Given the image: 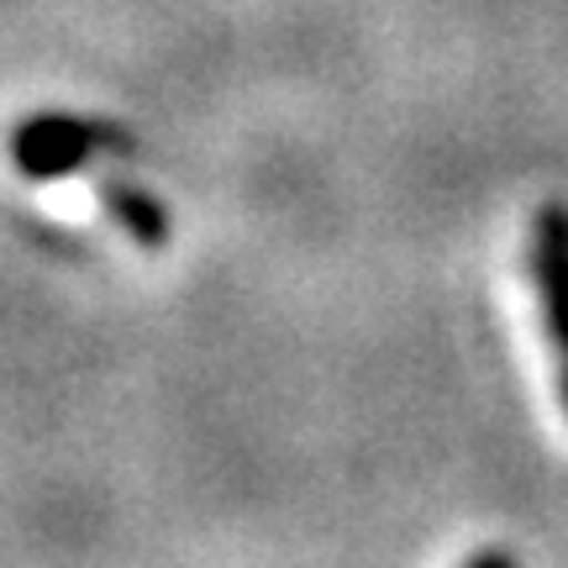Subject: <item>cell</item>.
Masks as SVG:
<instances>
[{
	"instance_id": "6da1fadb",
	"label": "cell",
	"mask_w": 568,
	"mask_h": 568,
	"mask_svg": "<svg viewBox=\"0 0 568 568\" xmlns=\"http://www.w3.org/2000/svg\"><path fill=\"white\" fill-rule=\"evenodd\" d=\"M95 153H132V138L122 126L69 116V111H38L11 126V163H17V174L38 184L80 174Z\"/></svg>"
},
{
	"instance_id": "7a4b0ae2",
	"label": "cell",
	"mask_w": 568,
	"mask_h": 568,
	"mask_svg": "<svg viewBox=\"0 0 568 568\" xmlns=\"http://www.w3.org/2000/svg\"><path fill=\"white\" fill-rule=\"evenodd\" d=\"M531 280L542 295L548 337L564 368V400H568V205H542L531 222Z\"/></svg>"
},
{
	"instance_id": "3957f363",
	"label": "cell",
	"mask_w": 568,
	"mask_h": 568,
	"mask_svg": "<svg viewBox=\"0 0 568 568\" xmlns=\"http://www.w3.org/2000/svg\"><path fill=\"white\" fill-rule=\"evenodd\" d=\"M95 190H101V205L116 216V222H122V232L138 247H163V243H169V211H163V205L153 201L142 184L116 180V174H111V180H101Z\"/></svg>"
}]
</instances>
